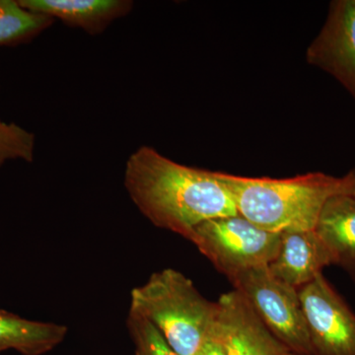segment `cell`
<instances>
[{"instance_id": "6da1fadb", "label": "cell", "mask_w": 355, "mask_h": 355, "mask_svg": "<svg viewBox=\"0 0 355 355\" xmlns=\"http://www.w3.org/2000/svg\"><path fill=\"white\" fill-rule=\"evenodd\" d=\"M123 182L153 225L186 239L202 222L238 214L217 172L179 164L151 146H140L128 157Z\"/></svg>"}, {"instance_id": "7a4b0ae2", "label": "cell", "mask_w": 355, "mask_h": 355, "mask_svg": "<svg viewBox=\"0 0 355 355\" xmlns=\"http://www.w3.org/2000/svg\"><path fill=\"white\" fill-rule=\"evenodd\" d=\"M238 214L272 233L315 230L327 202L343 191V178L322 172L286 179L217 172Z\"/></svg>"}, {"instance_id": "3957f363", "label": "cell", "mask_w": 355, "mask_h": 355, "mask_svg": "<svg viewBox=\"0 0 355 355\" xmlns=\"http://www.w3.org/2000/svg\"><path fill=\"white\" fill-rule=\"evenodd\" d=\"M130 313L153 324L177 354L195 355L218 320L219 305L183 273L165 268L132 289Z\"/></svg>"}, {"instance_id": "277c9868", "label": "cell", "mask_w": 355, "mask_h": 355, "mask_svg": "<svg viewBox=\"0 0 355 355\" xmlns=\"http://www.w3.org/2000/svg\"><path fill=\"white\" fill-rule=\"evenodd\" d=\"M187 239L229 279L272 263L279 252L280 233L268 232L236 214L202 222Z\"/></svg>"}, {"instance_id": "5b68a950", "label": "cell", "mask_w": 355, "mask_h": 355, "mask_svg": "<svg viewBox=\"0 0 355 355\" xmlns=\"http://www.w3.org/2000/svg\"><path fill=\"white\" fill-rule=\"evenodd\" d=\"M229 280L287 349L295 355H312L298 289L275 279L268 266L250 268Z\"/></svg>"}, {"instance_id": "8992f818", "label": "cell", "mask_w": 355, "mask_h": 355, "mask_svg": "<svg viewBox=\"0 0 355 355\" xmlns=\"http://www.w3.org/2000/svg\"><path fill=\"white\" fill-rule=\"evenodd\" d=\"M312 355H355V314L323 273L298 289Z\"/></svg>"}, {"instance_id": "52a82bcc", "label": "cell", "mask_w": 355, "mask_h": 355, "mask_svg": "<svg viewBox=\"0 0 355 355\" xmlns=\"http://www.w3.org/2000/svg\"><path fill=\"white\" fill-rule=\"evenodd\" d=\"M306 60L336 79L355 99V0L331 2Z\"/></svg>"}, {"instance_id": "ba28073f", "label": "cell", "mask_w": 355, "mask_h": 355, "mask_svg": "<svg viewBox=\"0 0 355 355\" xmlns=\"http://www.w3.org/2000/svg\"><path fill=\"white\" fill-rule=\"evenodd\" d=\"M217 303L227 355H295L268 331L240 292L222 294Z\"/></svg>"}, {"instance_id": "9c48e42d", "label": "cell", "mask_w": 355, "mask_h": 355, "mask_svg": "<svg viewBox=\"0 0 355 355\" xmlns=\"http://www.w3.org/2000/svg\"><path fill=\"white\" fill-rule=\"evenodd\" d=\"M329 266H333L330 252L316 231H286L280 233L279 252L268 268L275 279L300 289Z\"/></svg>"}, {"instance_id": "30bf717a", "label": "cell", "mask_w": 355, "mask_h": 355, "mask_svg": "<svg viewBox=\"0 0 355 355\" xmlns=\"http://www.w3.org/2000/svg\"><path fill=\"white\" fill-rule=\"evenodd\" d=\"M30 11L44 14L72 28L97 36L114 20L125 17L133 8L130 0H18Z\"/></svg>"}, {"instance_id": "8fae6325", "label": "cell", "mask_w": 355, "mask_h": 355, "mask_svg": "<svg viewBox=\"0 0 355 355\" xmlns=\"http://www.w3.org/2000/svg\"><path fill=\"white\" fill-rule=\"evenodd\" d=\"M333 260L355 282V197L340 193L324 205L315 227Z\"/></svg>"}, {"instance_id": "7c38bea8", "label": "cell", "mask_w": 355, "mask_h": 355, "mask_svg": "<svg viewBox=\"0 0 355 355\" xmlns=\"http://www.w3.org/2000/svg\"><path fill=\"white\" fill-rule=\"evenodd\" d=\"M64 324L30 321L0 309V352L14 349L22 355H44L64 342Z\"/></svg>"}, {"instance_id": "4fadbf2b", "label": "cell", "mask_w": 355, "mask_h": 355, "mask_svg": "<svg viewBox=\"0 0 355 355\" xmlns=\"http://www.w3.org/2000/svg\"><path fill=\"white\" fill-rule=\"evenodd\" d=\"M53 21L44 14L28 10L18 0H0V46L29 43Z\"/></svg>"}, {"instance_id": "5bb4252c", "label": "cell", "mask_w": 355, "mask_h": 355, "mask_svg": "<svg viewBox=\"0 0 355 355\" xmlns=\"http://www.w3.org/2000/svg\"><path fill=\"white\" fill-rule=\"evenodd\" d=\"M34 133L15 123L0 120V167L9 160L32 163L35 155Z\"/></svg>"}, {"instance_id": "9a60e30c", "label": "cell", "mask_w": 355, "mask_h": 355, "mask_svg": "<svg viewBox=\"0 0 355 355\" xmlns=\"http://www.w3.org/2000/svg\"><path fill=\"white\" fill-rule=\"evenodd\" d=\"M128 327L135 343V355H180L168 345L157 329L144 318L130 313Z\"/></svg>"}, {"instance_id": "2e32d148", "label": "cell", "mask_w": 355, "mask_h": 355, "mask_svg": "<svg viewBox=\"0 0 355 355\" xmlns=\"http://www.w3.org/2000/svg\"><path fill=\"white\" fill-rule=\"evenodd\" d=\"M195 355H227L218 320L210 329Z\"/></svg>"}, {"instance_id": "e0dca14e", "label": "cell", "mask_w": 355, "mask_h": 355, "mask_svg": "<svg viewBox=\"0 0 355 355\" xmlns=\"http://www.w3.org/2000/svg\"><path fill=\"white\" fill-rule=\"evenodd\" d=\"M343 178V191L342 193L352 196L355 197V169L347 173Z\"/></svg>"}]
</instances>
